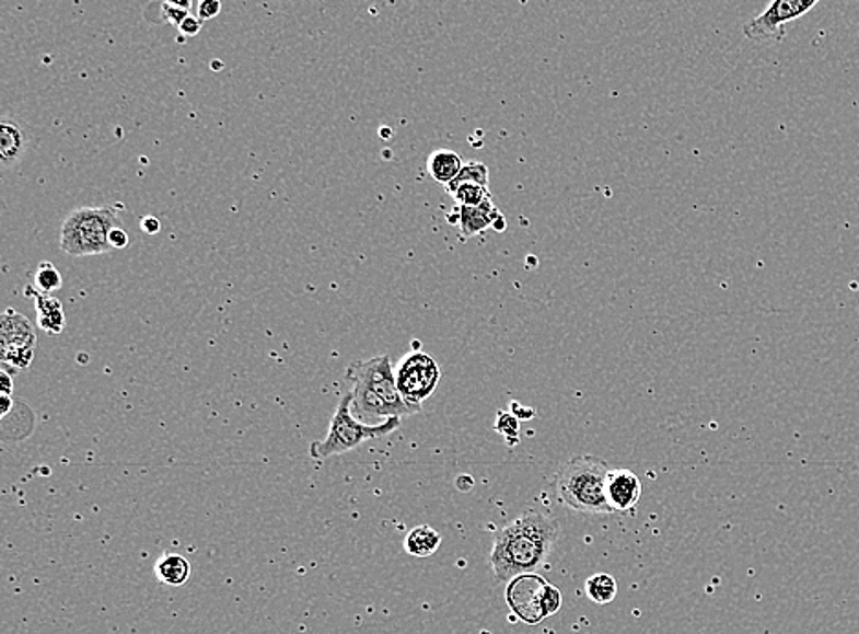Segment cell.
<instances>
[{
	"mask_svg": "<svg viewBox=\"0 0 859 634\" xmlns=\"http://www.w3.org/2000/svg\"><path fill=\"white\" fill-rule=\"evenodd\" d=\"M30 135L19 119L2 118L0 122V162L4 168H15L28 151Z\"/></svg>",
	"mask_w": 859,
	"mask_h": 634,
	"instance_id": "obj_12",
	"label": "cell"
},
{
	"mask_svg": "<svg viewBox=\"0 0 859 634\" xmlns=\"http://www.w3.org/2000/svg\"><path fill=\"white\" fill-rule=\"evenodd\" d=\"M442 545V535L429 525H418L410 528L404 539V549L409 556L429 557L439 551Z\"/></svg>",
	"mask_w": 859,
	"mask_h": 634,
	"instance_id": "obj_16",
	"label": "cell"
},
{
	"mask_svg": "<svg viewBox=\"0 0 859 634\" xmlns=\"http://www.w3.org/2000/svg\"><path fill=\"white\" fill-rule=\"evenodd\" d=\"M0 405H2V407H0V415H2V418H7L8 413H10V411L13 410V405H15V400H13L12 394H2V396H0Z\"/></svg>",
	"mask_w": 859,
	"mask_h": 634,
	"instance_id": "obj_28",
	"label": "cell"
},
{
	"mask_svg": "<svg viewBox=\"0 0 859 634\" xmlns=\"http://www.w3.org/2000/svg\"><path fill=\"white\" fill-rule=\"evenodd\" d=\"M462 168V158L450 149H439L427 158V173L434 182H439L440 186L451 184L461 174Z\"/></svg>",
	"mask_w": 859,
	"mask_h": 634,
	"instance_id": "obj_15",
	"label": "cell"
},
{
	"mask_svg": "<svg viewBox=\"0 0 859 634\" xmlns=\"http://www.w3.org/2000/svg\"><path fill=\"white\" fill-rule=\"evenodd\" d=\"M165 2L171 4V7L182 8V10H186V12H189L193 7V0H165Z\"/></svg>",
	"mask_w": 859,
	"mask_h": 634,
	"instance_id": "obj_30",
	"label": "cell"
},
{
	"mask_svg": "<svg viewBox=\"0 0 859 634\" xmlns=\"http://www.w3.org/2000/svg\"><path fill=\"white\" fill-rule=\"evenodd\" d=\"M396 374V385L399 393L409 404L421 407V402L429 399L439 388L442 371H440L437 359L431 354L421 350H410L399 359L398 366L394 369Z\"/></svg>",
	"mask_w": 859,
	"mask_h": 634,
	"instance_id": "obj_6",
	"label": "cell"
},
{
	"mask_svg": "<svg viewBox=\"0 0 859 634\" xmlns=\"http://www.w3.org/2000/svg\"><path fill=\"white\" fill-rule=\"evenodd\" d=\"M559 538L556 519L530 510L497 532L489 552V565L497 581H510L521 574L535 573L545 565Z\"/></svg>",
	"mask_w": 859,
	"mask_h": 634,
	"instance_id": "obj_1",
	"label": "cell"
},
{
	"mask_svg": "<svg viewBox=\"0 0 859 634\" xmlns=\"http://www.w3.org/2000/svg\"><path fill=\"white\" fill-rule=\"evenodd\" d=\"M608 472L607 462L597 457H573L557 475V497L562 505L579 514H613L605 495Z\"/></svg>",
	"mask_w": 859,
	"mask_h": 634,
	"instance_id": "obj_3",
	"label": "cell"
},
{
	"mask_svg": "<svg viewBox=\"0 0 859 634\" xmlns=\"http://www.w3.org/2000/svg\"><path fill=\"white\" fill-rule=\"evenodd\" d=\"M456 206H478L491 197L489 169L483 162L464 163L461 174L445 186Z\"/></svg>",
	"mask_w": 859,
	"mask_h": 634,
	"instance_id": "obj_10",
	"label": "cell"
},
{
	"mask_svg": "<svg viewBox=\"0 0 859 634\" xmlns=\"http://www.w3.org/2000/svg\"><path fill=\"white\" fill-rule=\"evenodd\" d=\"M584 592L589 596L590 601L600 603V606H607L618 596V581L611 574H594V576H590L587 579Z\"/></svg>",
	"mask_w": 859,
	"mask_h": 634,
	"instance_id": "obj_18",
	"label": "cell"
},
{
	"mask_svg": "<svg viewBox=\"0 0 859 634\" xmlns=\"http://www.w3.org/2000/svg\"><path fill=\"white\" fill-rule=\"evenodd\" d=\"M450 222L458 228L462 242L480 235L489 228L499 233L506 230L504 215L495 206L494 198L478 206H456L455 211H451Z\"/></svg>",
	"mask_w": 859,
	"mask_h": 634,
	"instance_id": "obj_9",
	"label": "cell"
},
{
	"mask_svg": "<svg viewBox=\"0 0 859 634\" xmlns=\"http://www.w3.org/2000/svg\"><path fill=\"white\" fill-rule=\"evenodd\" d=\"M0 380H2V394H12L13 380L12 377H10V372H8L7 369L0 372Z\"/></svg>",
	"mask_w": 859,
	"mask_h": 634,
	"instance_id": "obj_29",
	"label": "cell"
},
{
	"mask_svg": "<svg viewBox=\"0 0 859 634\" xmlns=\"http://www.w3.org/2000/svg\"><path fill=\"white\" fill-rule=\"evenodd\" d=\"M550 581L535 573L521 574L510 579L506 587V603L511 612L526 623L539 625L545 620V592Z\"/></svg>",
	"mask_w": 859,
	"mask_h": 634,
	"instance_id": "obj_8",
	"label": "cell"
},
{
	"mask_svg": "<svg viewBox=\"0 0 859 634\" xmlns=\"http://www.w3.org/2000/svg\"><path fill=\"white\" fill-rule=\"evenodd\" d=\"M158 581L167 587H182L191 576V565L181 554H163L154 565Z\"/></svg>",
	"mask_w": 859,
	"mask_h": 634,
	"instance_id": "obj_17",
	"label": "cell"
},
{
	"mask_svg": "<svg viewBox=\"0 0 859 634\" xmlns=\"http://www.w3.org/2000/svg\"><path fill=\"white\" fill-rule=\"evenodd\" d=\"M160 228H162L160 220H158L156 217H152V215L141 219V230L146 231L147 235H156Z\"/></svg>",
	"mask_w": 859,
	"mask_h": 634,
	"instance_id": "obj_27",
	"label": "cell"
},
{
	"mask_svg": "<svg viewBox=\"0 0 859 634\" xmlns=\"http://www.w3.org/2000/svg\"><path fill=\"white\" fill-rule=\"evenodd\" d=\"M472 486H473L472 477H467V475H462V477L456 479V488H461L464 489V492H467V489L472 488Z\"/></svg>",
	"mask_w": 859,
	"mask_h": 634,
	"instance_id": "obj_31",
	"label": "cell"
},
{
	"mask_svg": "<svg viewBox=\"0 0 859 634\" xmlns=\"http://www.w3.org/2000/svg\"><path fill=\"white\" fill-rule=\"evenodd\" d=\"M34 287L43 293H54L62 287V277L54 264L40 263L35 269Z\"/></svg>",
	"mask_w": 859,
	"mask_h": 634,
	"instance_id": "obj_19",
	"label": "cell"
},
{
	"mask_svg": "<svg viewBox=\"0 0 859 634\" xmlns=\"http://www.w3.org/2000/svg\"><path fill=\"white\" fill-rule=\"evenodd\" d=\"M495 429L508 438V443H510V437L519 440V418L510 415V413H499V420L495 424Z\"/></svg>",
	"mask_w": 859,
	"mask_h": 634,
	"instance_id": "obj_21",
	"label": "cell"
},
{
	"mask_svg": "<svg viewBox=\"0 0 859 634\" xmlns=\"http://www.w3.org/2000/svg\"><path fill=\"white\" fill-rule=\"evenodd\" d=\"M402 426L399 418H387L382 424H365L352 413V391L341 396L336 413L332 416L330 427L323 440L310 446V457L314 461H326L330 457L343 456L360 448L361 443L374 438L387 437Z\"/></svg>",
	"mask_w": 859,
	"mask_h": 634,
	"instance_id": "obj_4",
	"label": "cell"
},
{
	"mask_svg": "<svg viewBox=\"0 0 859 634\" xmlns=\"http://www.w3.org/2000/svg\"><path fill=\"white\" fill-rule=\"evenodd\" d=\"M26 296H32L35 301V314H37V325L40 331H45L50 336H57L65 331L67 325V318H65V309L59 299L54 298L51 293H43L35 287L26 288Z\"/></svg>",
	"mask_w": 859,
	"mask_h": 634,
	"instance_id": "obj_14",
	"label": "cell"
},
{
	"mask_svg": "<svg viewBox=\"0 0 859 634\" xmlns=\"http://www.w3.org/2000/svg\"><path fill=\"white\" fill-rule=\"evenodd\" d=\"M347 378L352 382V413L358 420L382 424L387 418H404L421 411L399 393L393 361L387 354L352 361Z\"/></svg>",
	"mask_w": 859,
	"mask_h": 634,
	"instance_id": "obj_2",
	"label": "cell"
},
{
	"mask_svg": "<svg viewBox=\"0 0 859 634\" xmlns=\"http://www.w3.org/2000/svg\"><path fill=\"white\" fill-rule=\"evenodd\" d=\"M202 23L204 21H200L198 18H193L191 13H189V15L182 21L178 30H181V34L186 35V37H195V35L200 34Z\"/></svg>",
	"mask_w": 859,
	"mask_h": 634,
	"instance_id": "obj_25",
	"label": "cell"
},
{
	"mask_svg": "<svg viewBox=\"0 0 859 634\" xmlns=\"http://www.w3.org/2000/svg\"><path fill=\"white\" fill-rule=\"evenodd\" d=\"M820 0H771L761 15L742 26V34L755 43L782 41L787 24L803 18Z\"/></svg>",
	"mask_w": 859,
	"mask_h": 634,
	"instance_id": "obj_7",
	"label": "cell"
},
{
	"mask_svg": "<svg viewBox=\"0 0 859 634\" xmlns=\"http://www.w3.org/2000/svg\"><path fill=\"white\" fill-rule=\"evenodd\" d=\"M0 347H37V332L32 321L18 310L0 315Z\"/></svg>",
	"mask_w": 859,
	"mask_h": 634,
	"instance_id": "obj_13",
	"label": "cell"
},
{
	"mask_svg": "<svg viewBox=\"0 0 859 634\" xmlns=\"http://www.w3.org/2000/svg\"><path fill=\"white\" fill-rule=\"evenodd\" d=\"M222 10L220 0H198L197 13L200 21H211L219 15Z\"/></svg>",
	"mask_w": 859,
	"mask_h": 634,
	"instance_id": "obj_23",
	"label": "cell"
},
{
	"mask_svg": "<svg viewBox=\"0 0 859 634\" xmlns=\"http://www.w3.org/2000/svg\"><path fill=\"white\" fill-rule=\"evenodd\" d=\"M163 19L169 21L171 24H175V26H181L182 21L189 15V12L186 10H182V8L171 7L167 2H163Z\"/></svg>",
	"mask_w": 859,
	"mask_h": 634,
	"instance_id": "obj_24",
	"label": "cell"
},
{
	"mask_svg": "<svg viewBox=\"0 0 859 634\" xmlns=\"http://www.w3.org/2000/svg\"><path fill=\"white\" fill-rule=\"evenodd\" d=\"M118 226H124V222L114 208L73 209L62 222L59 247L70 257L113 252L108 235Z\"/></svg>",
	"mask_w": 859,
	"mask_h": 634,
	"instance_id": "obj_5",
	"label": "cell"
},
{
	"mask_svg": "<svg viewBox=\"0 0 859 634\" xmlns=\"http://www.w3.org/2000/svg\"><path fill=\"white\" fill-rule=\"evenodd\" d=\"M608 505L614 511H629L641 499V481L630 470H611L605 486Z\"/></svg>",
	"mask_w": 859,
	"mask_h": 634,
	"instance_id": "obj_11",
	"label": "cell"
},
{
	"mask_svg": "<svg viewBox=\"0 0 859 634\" xmlns=\"http://www.w3.org/2000/svg\"><path fill=\"white\" fill-rule=\"evenodd\" d=\"M562 607V592L561 590L554 587V585H548V589L545 592V612L546 616H552V614H556L559 609Z\"/></svg>",
	"mask_w": 859,
	"mask_h": 634,
	"instance_id": "obj_22",
	"label": "cell"
},
{
	"mask_svg": "<svg viewBox=\"0 0 859 634\" xmlns=\"http://www.w3.org/2000/svg\"><path fill=\"white\" fill-rule=\"evenodd\" d=\"M35 348L32 347H0V358L4 366L24 371L34 361Z\"/></svg>",
	"mask_w": 859,
	"mask_h": 634,
	"instance_id": "obj_20",
	"label": "cell"
},
{
	"mask_svg": "<svg viewBox=\"0 0 859 634\" xmlns=\"http://www.w3.org/2000/svg\"><path fill=\"white\" fill-rule=\"evenodd\" d=\"M108 242H111L113 250H124V247L129 246V235H127V231L124 230V226H118V228H114V230L111 231Z\"/></svg>",
	"mask_w": 859,
	"mask_h": 634,
	"instance_id": "obj_26",
	"label": "cell"
}]
</instances>
